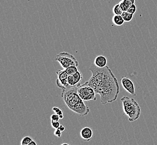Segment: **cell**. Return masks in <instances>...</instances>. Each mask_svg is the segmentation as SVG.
<instances>
[{"instance_id":"6da1fadb","label":"cell","mask_w":157,"mask_h":145,"mask_svg":"<svg viewBox=\"0 0 157 145\" xmlns=\"http://www.w3.org/2000/svg\"><path fill=\"white\" fill-rule=\"evenodd\" d=\"M89 70L92 76L86 83L93 87L96 93L99 95L101 103L105 105L117 100L120 87L117 78L110 68L108 66L100 68L93 63Z\"/></svg>"},{"instance_id":"7a4b0ae2","label":"cell","mask_w":157,"mask_h":145,"mask_svg":"<svg viewBox=\"0 0 157 145\" xmlns=\"http://www.w3.org/2000/svg\"><path fill=\"white\" fill-rule=\"evenodd\" d=\"M61 98L67 107L76 114L85 116L88 115L90 111V108L79 96L78 93V86L63 89Z\"/></svg>"},{"instance_id":"3957f363","label":"cell","mask_w":157,"mask_h":145,"mask_svg":"<svg viewBox=\"0 0 157 145\" xmlns=\"http://www.w3.org/2000/svg\"><path fill=\"white\" fill-rule=\"evenodd\" d=\"M121 101L124 114L129 117V121L132 122L138 120L141 115V108L136 100L124 96L121 99Z\"/></svg>"},{"instance_id":"277c9868","label":"cell","mask_w":157,"mask_h":145,"mask_svg":"<svg viewBox=\"0 0 157 145\" xmlns=\"http://www.w3.org/2000/svg\"><path fill=\"white\" fill-rule=\"evenodd\" d=\"M55 60L60 64L63 69L70 66L78 67V62L73 55L67 52H61L56 55Z\"/></svg>"},{"instance_id":"5b68a950","label":"cell","mask_w":157,"mask_h":145,"mask_svg":"<svg viewBox=\"0 0 157 145\" xmlns=\"http://www.w3.org/2000/svg\"><path fill=\"white\" fill-rule=\"evenodd\" d=\"M78 93L79 96L85 102L97 100L96 95L97 94L95 91L93 87L86 83L78 86Z\"/></svg>"},{"instance_id":"8992f818","label":"cell","mask_w":157,"mask_h":145,"mask_svg":"<svg viewBox=\"0 0 157 145\" xmlns=\"http://www.w3.org/2000/svg\"><path fill=\"white\" fill-rule=\"evenodd\" d=\"M56 74L58 76L56 84L59 88H61L62 89L71 88L67 82V78L69 75L67 73L66 70L63 69V70H58Z\"/></svg>"},{"instance_id":"52a82bcc","label":"cell","mask_w":157,"mask_h":145,"mask_svg":"<svg viewBox=\"0 0 157 145\" xmlns=\"http://www.w3.org/2000/svg\"><path fill=\"white\" fill-rule=\"evenodd\" d=\"M121 83L125 91L133 96H136L135 85L131 79L127 76H123L121 78Z\"/></svg>"},{"instance_id":"ba28073f","label":"cell","mask_w":157,"mask_h":145,"mask_svg":"<svg viewBox=\"0 0 157 145\" xmlns=\"http://www.w3.org/2000/svg\"><path fill=\"white\" fill-rule=\"evenodd\" d=\"M83 79L82 72L78 71L73 75H70L67 78V82L70 86L72 88L80 84L82 79Z\"/></svg>"},{"instance_id":"9c48e42d","label":"cell","mask_w":157,"mask_h":145,"mask_svg":"<svg viewBox=\"0 0 157 145\" xmlns=\"http://www.w3.org/2000/svg\"><path fill=\"white\" fill-rule=\"evenodd\" d=\"M80 135L82 139L86 141H89L93 136V130L90 127H84L80 132Z\"/></svg>"},{"instance_id":"30bf717a","label":"cell","mask_w":157,"mask_h":145,"mask_svg":"<svg viewBox=\"0 0 157 145\" xmlns=\"http://www.w3.org/2000/svg\"><path fill=\"white\" fill-rule=\"evenodd\" d=\"M94 64L98 68H102L107 66L108 64V59L104 55H100L97 56L94 60Z\"/></svg>"},{"instance_id":"8fae6325","label":"cell","mask_w":157,"mask_h":145,"mask_svg":"<svg viewBox=\"0 0 157 145\" xmlns=\"http://www.w3.org/2000/svg\"><path fill=\"white\" fill-rule=\"evenodd\" d=\"M112 21L113 23L116 26H121L124 24V18H123L122 16L118 15H114L113 16L112 18Z\"/></svg>"},{"instance_id":"7c38bea8","label":"cell","mask_w":157,"mask_h":145,"mask_svg":"<svg viewBox=\"0 0 157 145\" xmlns=\"http://www.w3.org/2000/svg\"><path fill=\"white\" fill-rule=\"evenodd\" d=\"M121 16L123 18H124L125 22H130L133 19L134 14H130L128 11H123Z\"/></svg>"},{"instance_id":"4fadbf2b","label":"cell","mask_w":157,"mask_h":145,"mask_svg":"<svg viewBox=\"0 0 157 145\" xmlns=\"http://www.w3.org/2000/svg\"><path fill=\"white\" fill-rule=\"evenodd\" d=\"M113 12L114 15H121L123 14V10L121 8V6L119 5V3L115 5V6L113 7Z\"/></svg>"},{"instance_id":"5bb4252c","label":"cell","mask_w":157,"mask_h":145,"mask_svg":"<svg viewBox=\"0 0 157 145\" xmlns=\"http://www.w3.org/2000/svg\"><path fill=\"white\" fill-rule=\"evenodd\" d=\"M67 71V73L68 74V75H73L74 74H75L76 72H77L78 71V67L76 66H70V67L67 68V69H65Z\"/></svg>"},{"instance_id":"9a60e30c","label":"cell","mask_w":157,"mask_h":145,"mask_svg":"<svg viewBox=\"0 0 157 145\" xmlns=\"http://www.w3.org/2000/svg\"><path fill=\"white\" fill-rule=\"evenodd\" d=\"M33 140V139L30 136H25L21 139V145H29Z\"/></svg>"},{"instance_id":"2e32d148","label":"cell","mask_w":157,"mask_h":145,"mask_svg":"<svg viewBox=\"0 0 157 145\" xmlns=\"http://www.w3.org/2000/svg\"><path fill=\"white\" fill-rule=\"evenodd\" d=\"M128 12H129L130 14H134L136 11V6L134 4L132 5V6H130L129 9L127 11Z\"/></svg>"},{"instance_id":"e0dca14e","label":"cell","mask_w":157,"mask_h":145,"mask_svg":"<svg viewBox=\"0 0 157 145\" xmlns=\"http://www.w3.org/2000/svg\"><path fill=\"white\" fill-rule=\"evenodd\" d=\"M119 5L121 6V8L123 10V11H127L129 9V7L127 6L125 3H124V1L122 0L119 2Z\"/></svg>"},{"instance_id":"ac0fdd59","label":"cell","mask_w":157,"mask_h":145,"mask_svg":"<svg viewBox=\"0 0 157 145\" xmlns=\"http://www.w3.org/2000/svg\"><path fill=\"white\" fill-rule=\"evenodd\" d=\"M60 123L59 121H52V126L55 129H58L60 127Z\"/></svg>"},{"instance_id":"d6986e66","label":"cell","mask_w":157,"mask_h":145,"mask_svg":"<svg viewBox=\"0 0 157 145\" xmlns=\"http://www.w3.org/2000/svg\"><path fill=\"white\" fill-rule=\"evenodd\" d=\"M123 1L129 7L135 3V0H123Z\"/></svg>"},{"instance_id":"ffe728a7","label":"cell","mask_w":157,"mask_h":145,"mask_svg":"<svg viewBox=\"0 0 157 145\" xmlns=\"http://www.w3.org/2000/svg\"><path fill=\"white\" fill-rule=\"evenodd\" d=\"M59 120H60V119L59 118V116L58 114L55 113V114H53V115H52V116H51V120L52 121H59Z\"/></svg>"},{"instance_id":"44dd1931","label":"cell","mask_w":157,"mask_h":145,"mask_svg":"<svg viewBox=\"0 0 157 145\" xmlns=\"http://www.w3.org/2000/svg\"><path fill=\"white\" fill-rule=\"evenodd\" d=\"M54 135L58 137H61L62 135V132L59 128L55 129V131H54Z\"/></svg>"},{"instance_id":"7402d4cb","label":"cell","mask_w":157,"mask_h":145,"mask_svg":"<svg viewBox=\"0 0 157 145\" xmlns=\"http://www.w3.org/2000/svg\"><path fill=\"white\" fill-rule=\"evenodd\" d=\"M52 111L55 112V113H58V112H59L60 111V109L59 108V107H53L52 108Z\"/></svg>"},{"instance_id":"603a6c76","label":"cell","mask_w":157,"mask_h":145,"mask_svg":"<svg viewBox=\"0 0 157 145\" xmlns=\"http://www.w3.org/2000/svg\"><path fill=\"white\" fill-rule=\"evenodd\" d=\"M59 129L60 130L61 132H63L65 130V126H63V125H62V124H60V127H59Z\"/></svg>"},{"instance_id":"cb8c5ba5","label":"cell","mask_w":157,"mask_h":145,"mask_svg":"<svg viewBox=\"0 0 157 145\" xmlns=\"http://www.w3.org/2000/svg\"><path fill=\"white\" fill-rule=\"evenodd\" d=\"M29 145H37V143L35 142V141H34L33 139L32 141L29 143Z\"/></svg>"},{"instance_id":"d4e9b609","label":"cell","mask_w":157,"mask_h":145,"mask_svg":"<svg viewBox=\"0 0 157 145\" xmlns=\"http://www.w3.org/2000/svg\"><path fill=\"white\" fill-rule=\"evenodd\" d=\"M56 114H58L59 116V115H63V111L60 110V111L58 112V113H56Z\"/></svg>"},{"instance_id":"484cf974","label":"cell","mask_w":157,"mask_h":145,"mask_svg":"<svg viewBox=\"0 0 157 145\" xmlns=\"http://www.w3.org/2000/svg\"><path fill=\"white\" fill-rule=\"evenodd\" d=\"M63 117H64V116H63V115H59V118L60 120H62V119H63Z\"/></svg>"},{"instance_id":"4316f807","label":"cell","mask_w":157,"mask_h":145,"mask_svg":"<svg viewBox=\"0 0 157 145\" xmlns=\"http://www.w3.org/2000/svg\"><path fill=\"white\" fill-rule=\"evenodd\" d=\"M69 145V144H68V143H63V144H62V145Z\"/></svg>"}]
</instances>
